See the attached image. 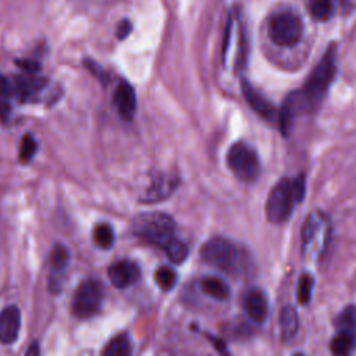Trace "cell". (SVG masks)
<instances>
[{"label": "cell", "instance_id": "14", "mask_svg": "<svg viewBox=\"0 0 356 356\" xmlns=\"http://www.w3.org/2000/svg\"><path fill=\"white\" fill-rule=\"evenodd\" d=\"M178 179L171 175H160L153 179L150 188L145 195L146 202H157L167 197L177 186Z\"/></svg>", "mask_w": 356, "mask_h": 356}, {"label": "cell", "instance_id": "28", "mask_svg": "<svg viewBox=\"0 0 356 356\" xmlns=\"http://www.w3.org/2000/svg\"><path fill=\"white\" fill-rule=\"evenodd\" d=\"M17 64H18L24 71H26V72H29V74H35V72H38V71L40 70L39 63H36V61H33V60H17Z\"/></svg>", "mask_w": 356, "mask_h": 356}, {"label": "cell", "instance_id": "2", "mask_svg": "<svg viewBox=\"0 0 356 356\" xmlns=\"http://www.w3.org/2000/svg\"><path fill=\"white\" fill-rule=\"evenodd\" d=\"M132 232L146 242L163 246L174 238V220L164 213H143L136 216L131 222Z\"/></svg>", "mask_w": 356, "mask_h": 356}, {"label": "cell", "instance_id": "7", "mask_svg": "<svg viewBox=\"0 0 356 356\" xmlns=\"http://www.w3.org/2000/svg\"><path fill=\"white\" fill-rule=\"evenodd\" d=\"M200 256L206 263L214 267L229 270L238 259V250L224 238H211L202 246Z\"/></svg>", "mask_w": 356, "mask_h": 356}, {"label": "cell", "instance_id": "15", "mask_svg": "<svg viewBox=\"0 0 356 356\" xmlns=\"http://www.w3.org/2000/svg\"><path fill=\"white\" fill-rule=\"evenodd\" d=\"M280 327H281V334L284 339L288 341L295 337L298 331V314L292 306L286 305L281 309Z\"/></svg>", "mask_w": 356, "mask_h": 356}, {"label": "cell", "instance_id": "11", "mask_svg": "<svg viewBox=\"0 0 356 356\" xmlns=\"http://www.w3.org/2000/svg\"><path fill=\"white\" fill-rule=\"evenodd\" d=\"M68 250L67 248H64L63 245H56L53 252H51V257H50V263H51V274L49 278V289L51 292H57L61 288V282H63V273L64 268L68 263Z\"/></svg>", "mask_w": 356, "mask_h": 356}, {"label": "cell", "instance_id": "5", "mask_svg": "<svg viewBox=\"0 0 356 356\" xmlns=\"http://www.w3.org/2000/svg\"><path fill=\"white\" fill-rule=\"evenodd\" d=\"M293 202L295 199L292 192V181L282 178L268 193L266 202L267 218L274 224L286 221L291 214Z\"/></svg>", "mask_w": 356, "mask_h": 356}, {"label": "cell", "instance_id": "27", "mask_svg": "<svg viewBox=\"0 0 356 356\" xmlns=\"http://www.w3.org/2000/svg\"><path fill=\"white\" fill-rule=\"evenodd\" d=\"M132 31V24L128 21V19H122L118 25H117V31H115V35L118 39H125Z\"/></svg>", "mask_w": 356, "mask_h": 356}, {"label": "cell", "instance_id": "21", "mask_svg": "<svg viewBox=\"0 0 356 356\" xmlns=\"http://www.w3.org/2000/svg\"><path fill=\"white\" fill-rule=\"evenodd\" d=\"M93 242L102 249L111 248L114 243L113 228L108 224H99L93 229Z\"/></svg>", "mask_w": 356, "mask_h": 356}, {"label": "cell", "instance_id": "10", "mask_svg": "<svg viewBox=\"0 0 356 356\" xmlns=\"http://www.w3.org/2000/svg\"><path fill=\"white\" fill-rule=\"evenodd\" d=\"M114 104L122 118L131 120L136 110V96L134 88L128 82H120L114 92Z\"/></svg>", "mask_w": 356, "mask_h": 356}, {"label": "cell", "instance_id": "26", "mask_svg": "<svg viewBox=\"0 0 356 356\" xmlns=\"http://www.w3.org/2000/svg\"><path fill=\"white\" fill-rule=\"evenodd\" d=\"M292 192L295 202H302L305 193H306V185L303 175H299L295 181H292Z\"/></svg>", "mask_w": 356, "mask_h": 356}, {"label": "cell", "instance_id": "23", "mask_svg": "<svg viewBox=\"0 0 356 356\" xmlns=\"http://www.w3.org/2000/svg\"><path fill=\"white\" fill-rule=\"evenodd\" d=\"M154 281H156V284H157L161 289L168 291V289H171V288L175 285V282H177V273H175L172 268L163 266V267H160V268L156 270V273H154Z\"/></svg>", "mask_w": 356, "mask_h": 356}, {"label": "cell", "instance_id": "6", "mask_svg": "<svg viewBox=\"0 0 356 356\" xmlns=\"http://www.w3.org/2000/svg\"><path fill=\"white\" fill-rule=\"evenodd\" d=\"M103 300V285L97 280H85L75 291L72 299V313L79 318L96 314Z\"/></svg>", "mask_w": 356, "mask_h": 356}, {"label": "cell", "instance_id": "25", "mask_svg": "<svg viewBox=\"0 0 356 356\" xmlns=\"http://www.w3.org/2000/svg\"><path fill=\"white\" fill-rule=\"evenodd\" d=\"M36 147H38L36 140L31 135L24 136V139L21 142V147H19V161L28 163L33 157Z\"/></svg>", "mask_w": 356, "mask_h": 356}, {"label": "cell", "instance_id": "24", "mask_svg": "<svg viewBox=\"0 0 356 356\" xmlns=\"http://www.w3.org/2000/svg\"><path fill=\"white\" fill-rule=\"evenodd\" d=\"M312 288H313V278L309 274H303L298 284V300L302 305L309 303L312 296Z\"/></svg>", "mask_w": 356, "mask_h": 356}, {"label": "cell", "instance_id": "19", "mask_svg": "<svg viewBox=\"0 0 356 356\" xmlns=\"http://www.w3.org/2000/svg\"><path fill=\"white\" fill-rule=\"evenodd\" d=\"M132 352V346H131V341L127 335H118L115 337L113 341L108 342V345L106 346V349L103 350V353L106 356H127Z\"/></svg>", "mask_w": 356, "mask_h": 356}, {"label": "cell", "instance_id": "22", "mask_svg": "<svg viewBox=\"0 0 356 356\" xmlns=\"http://www.w3.org/2000/svg\"><path fill=\"white\" fill-rule=\"evenodd\" d=\"M310 13L314 19L325 21L334 13V0H310Z\"/></svg>", "mask_w": 356, "mask_h": 356}, {"label": "cell", "instance_id": "8", "mask_svg": "<svg viewBox=\"0 0 356 356\" xmlns=\"http://www.w3.org/2000/svg\"><path fill=\"white\" fill-rule=\"evenodd\" d=\"M139 267L131 260H120L108 267V278L117 288H127L138 281Z\"/></svg>", "mask_w": 356, "mask_h": 356}, {"label": "cell", "instance_id": "13", "mask_svg": "<svg viewBox=\"0 0 356 356\" xmlns=\"http://www.w3.org/2000/svg\"><path fill=\"white\" fill-rule=\"evenodd\" d=\"M245 312L256 323H263L268 316V302L263 292L250 291L245 298Z\"/></svg>", "mask_w": 356, "mask_h": 356}, {"label": "cell", "instance_id": "30", "mask_svg": "<svg viewBox=\"0 0 356 356\" xmlns=\"http://www.w3.org/2000/svg\"><path fill=\"white\" fill-rule=\"evenodd\" d=\"M3 79H4V78L0 75V83H1V81H3Z\"/></svg>", "mask_w": 356, "mask_h": 356}, {"label": "cell", "instance_id": "9", "mask_svg": "<svg viewBox=\"0 0 356 356\" xmlns=\"http://www.w3.org/2000/svg\"><path fill=\"white\" fill-rule=\"evenodd\" d=\"M21 327V314L18 307L7 306L0 313V341L11 343L17 339Z\"/></svg>", "mask_w": 356, "mask_h": 356}, {"label": "cell", "instance_id": "29", "mask_svg": "<svg viewBox=\"0 0 356 356\" xmlns=\"http://www.w3.org/2000/svg\"><path fill=\"white\" fill-rule=\"evenodd\" d=\"M39 353V349H38V343H32L31 348L26 350V355H31V353Z\"/></svg>", "mask_w": 356, "mask_h": 356}, {"label": "cell", "instance_id": "12", "mask_svg": "<svg viewBox=\"0 0 356 356\" xmlns=\"http://www.w3.org/2000/svg\"><path fill=\"white\" fill-rule=\"evenodd\" d=\"M242 92H243V96H245L248 104L259 115H261L264 118H271L274 115V113H275L274 106L261 93H259L249 82L242 81Z\"/></svg>", "mask_w": 356, "mask_h": 356}, {"label": "cell", "instance_id": "17", "mask_svg": "<svg viewBox=\"0 0 356 356\" xmlns=\"http://www.w3.org/2000/svg\"><path fill=\"white\" fill-rule=\"evenodd\" d=\"M338 331L346 332L350 335L356 343V306L346 307L337 320Z\"/></svg>", "mask_w": 356, "mask_h": 356}, {"label": "cell", "instance_id": "3", "mask_svg": "<svg viewBox=\"0 0 356 356\" xmlns=\"http://www.w3.org/2000/svg\"><path fill=\"white\" fill-rule=\"evenodd\" d=\"M268 36L278 46H293L303 35V24L298 14L291 10L274 13L268 21Z\"/></svg>", "mask_w": 356, "mask_h": 356}, {"label": "cell", "instance_id": "16", "mask_svg": "<svg viewBox=\"0 0 356 356\" xmlns=\"http://www.w3.org/2000/svg\"><path fill=\"white\" fill-rule=\"evenodd\" d=\"M200 286H202V291L213 299L224 300L229 296V288L221 278L206 277L202 280Z\"/></svg>", "mask_w": 356, "mask_h": 356}, {"label": "cell", "instance_id": "18", "mask_svg": "<svg viewBox=\"0 0 356 356\" xmlns=\"http://www.w3.org/2000/svg\"><path fill=\"white\" fill-rule=\"evenodd\" d=\"M163 249L165 250L168 259L175 264L182 263L188 257V253H189L188 246L184 242L178 241L177 238H171L167 243L163 245Z\"/></svg>", "mask_w": 356, "mask_h": 356}, {"label": "cell", "instance_id": "1", "mask_svg": "<svg viewBox=\"0 0 356 356\" xmlns=\"http://www.w3.org/2000/svg\"><path fill=\"white\" fill-rule=\"evenodd\" d=\"M335 51L334 47H330L323 58L318 61V64L314 67L312 74L309 75V79L302 90L295 92L298 96L299 103H302V108L309 110L313 108L317 102H320L327 92L330 83L332 82L335 76Z\"/></svg>", "mask_w": 356, "mask_h": 356}, {"label": "cell", "instance_id": "4", "mask_svg": "<svg viewBox=\"0 0 356 356\" xmlns=\"http://www.w3.org/2000/svg\"><path fill=\"white\" fill-rule=\"evenodd\" d=\"M229 170L242 181H253L260 172V163L256 153L242 142L234 143L227 153Z\"/></svg>", "mask_w": 356, "mask_h": 356}, {"label": "cell", "instance_id": "20", "mask_svg": "<svg viewBox=\"0 0 356 356\" xmlns=\"http://www.w3.org/2000/svg\"><path fill=\"white\" fill-rule=\"evenodd\" d=\"M356 343L350 335H348L346 332L338 331V334L331 339L330 348H331V352L335 355H346L353 349Z\"/></svg>", "mask_w": 356, "mask_h": 356}]
</instances>
